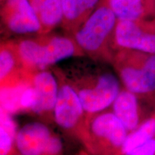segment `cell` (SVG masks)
Here are the masks:
<instances>
[{
	"instance_id": "7402d4cb",
	"label": "cell",
	"mask_w": 155,
	"mask_h": 155,
	"mask_svg": "<svg viewBox=\"0 0 155 155\" xmlns=\"http://www.w3.org/2000/svg\"><path fill=\"white\" fill-rule=\"evenodd\" d=\"M1 1H2V0H0V2H1Z\"/></svg>"
},
{
	"instance_id": "277c9868",
	"label": "cell",
	"mask_w": 155,
	"mask_h": 155,
	"mask_svg": "<svg viewBox=\"0 0 155 155\" xmlns=\"http://www.w3.org/2000/svg\"><path fill=\"white\" fill-rule=\"evenodd\" d=\"M129 131L113 111L86 114L75 135L89 151L99 155L121 154Z\"/></svg>"
},
{
	"instance_id": "4fadbf2b",
	"label": "cell",
	"mask_w": 155,
	"mask_h": 155,
	"mask_svg": "<svg viewBox=\"0 0 155 155\" xmlns=\"http://www.w3.org/2000/svg\"><path fill=\"white\" fill-rule=\"evenodd\" d=\"M101 0H61L62 22L61 27L67 35L75 32L94 12Z\"/></svg>"
},
{
	"instance_id": "30bf717a",
	"label": "cell",
	"mask_w": 155,
	"mask_h": 155,
	"mask_svg": "<svg viewBox=\"0 0 155 155\" xmlns=\"http://www.w3.org/2000/svg\"><path fill=\"white\" fill-rule=\"evenodd\" d=\"M31 73L23 67L15 40H3L0 45L1 88L12 86L27 81Z\"/></svg>"
},
{
	"instance_id": "5b68a950",
	"label": "cell",
	"mask_w": 155,
	"mask_h": 155,
	"mask_svg": "<svg viewBox=\"0 0 155 155\" xmlns=\"http://www.w3.org/2000/svg\"><path fill=\"white\" fill-rule=\"evenodd\" d=\"M111 64L125 88L141 98L155 99V55L120 49Z\"/></svg>"
},
{
	"instance_id": "7a4b0ae2",
	"label": "cell",
	"mask_w": 155,
	"mask_h": 155,
	"mask_svg": "<svg viewBox=\"0 0 155 155\" xmlns=\"http://www.w3.org/2000/svg\"><path fill=\"white\" fill-rule=\"evenodd\" d=\"M19 58L27 73L48 69L69 58L85 57L72 36L47 34L27 36L15 40Z\"/></svg>"
},
{
	"instance_id": "3957f363",
	"label": "cell",
	"mask_w": 155,
	"mask_h": 155,
	"mask_svg": "<svg viewBox=\"0 0 155 155\" xmlns=\"http://www.w3.org/2000/svg\"><path fill=\"white\" fill-rule=\"evenodd\" d=\"M118 21L106 0H101L94 12L72 37L90 59L111 63L116 52L114 40Z\"/></svg>"
},
{
	"instance_id": "5bb4252c",
	"label": "cell",
	"mask_w": 155,
	"mask_h": 155,
	"mask_svg": "<svg viewBox=\"0 0 155 155\" xmlns=\"http://www.w3.org/2000/svg\"><path fill=\"white\" fill-rule=\"evenodd\" d=\"M41 25L42 33H50L61 26L62 15L61 0H29Z\"/></svg>"
},
{
	"instance_id": "52a82bcc",
	"label": "cell",
	"mask_w": 155,
	"mask_h": 155,
	"mask_svg": "<svg viewBox=\"0 0 155 155\" xmlns=\"http://www.w3.org/2000/svg\"><path fill=\"white\" fill-rule=\"evenodd\" d=\"M0 17L2 27L9 34L31 36L42 33L41 25L29 0H2Z\"/></svg>"
},
{
	"instance_id": "2e32d148",
	"label": "cell",
	"mask_w": 155,
	"mask_h": 155,
	"mask_svg": "<svg viewBox=\"0 0 155 155\" xmlns=\"http://www.w3.org/2000/svg\"><path fill=\"white\" fill-rule=\"evenodd\" d=\"M154 138H155V111L137 129L128 134L122 147L121 154H127Z\"/></svg>"
},
{
	"instance_id": "6da1fadb",
	"label": "cell",
	"mask_w": 155,
	"mask_h": 155,
	"mask_svg": "<svg viewBox=\"0 0 155 155\" xmlns=\"http://www.w3.org/2000/svg\"><path fill=\"white\" fill-rule=\"evenodd\" d=\"M98 63L94 60L78 61L64 70L55 71L75 91L86 114L105 111L121 90L116 75Z\"/></svg>"
},
{
	"instance_id": "44dd1931",
	"label": "cell",
	"mask_w": 155,
	"mask_h": 155,
	"mask_svg": "<svg viewBox=\"0 0 155 155\" xmlns=\"http://www.w3.org/2000/svg\"><path fill=\"white\" fill-rule=\"evenodd\" d=\"M77 155H90V154H87V153H86V152H81V153H79L78 154H77Z\"/></svg>"
},
{
	"instance_id": "e0dca14e",
	"label": "cell",
	"mask_w": 155,
	"mask_h": 155,
	"mask_svg": "<svg viewBox=\"0 0 155 155\" xmlns=\"http://www.w3.org/2000/svg\"><path fill=\"white\" fill-rule=\"evenodd\" d=\"M0 121V155H10L16 140V124L12 114L3 110Z\"/></svg>"
},
{
	"instance_id": "603a6c76",
	"label": "cell",
	"mask_w": 155,
	"mask_h": 155,
	"mask_svg": "<svg viewBox=\"0 0 155 155\" xmlns=\"http://www.w3.org/2000/svg\"><path fill=\"white\" fill-rule=\"evenodd\" d=\"M19 155H21V154H19Z\"/></svg>"
},
{
	"instance_id": "9a60e30c",
	"label": "cell",
	"mask_w": 155,
	"mask_h": 155,
	"mask_svg": "<svg viewBox=\"0 0 155 155\" xmlns=\"http://www.w3.org/2000/svg\"><path fill=\"white\" fill-rule=\"evenodd\" d=\"M119 21H137L147 18L144 0H106Z\"/></svg>"
},
{
	"instance_id": "ba28073f",
	"label": "cell",
	"mask_w": 155,
	"mask_h": 155,
	"mask_svg": "<svg viewBox=\"0 0 155 155\" xmlns=\"http://www.w3.org/2000/svg\"><path fill=\"white\" fill-rule=\"evenodd\" d=\"M54 73L58 81V94L53 111L54 119L61 129L75 135L86 114L72 87L58 73Z\"/></svg>"
},
{
	"instance_id": "7c38bea8",
	"label": "cell",
	"mask_w": 155,
	"mask_h": 155,
	"mask_svg": "<svg viewBox=\"0 0 155 155\" xmlns=\"http://www.w3.org/2000/svg\"><path fill=\"white\" fill-rule=\"evenodd\" d=\"M139 98L140 97L127 88L121 89L112 104V111L129 132L137 129L146 120L142 118Z\"/></svg>"
},
{
	"instance_id": "ac0fdd59",
	"label": "cell",
	"mask_w": 155,
	"mask_h": 155,
	"mask_svg": "<svg viewBox=\"0 0 155 155\" xmlns=\"http://www.w3.org/2000/svg\"><path fill=\"white\" fill-rule=\"evenodd\" d=\"M124 155H155V138L150 139Z\"/></svg>"
},
{
	"instance_id": "d6986e66",
	"label": "cell",
	"mask_w": 155,
	"mask_h": 155,
	"mask_svg": "<svg viewBox=\"0 0 155 155\" xmlns=\"http://www.w3.org/2000/svg\"><path fill=\"white\" fill-rule=\"evenodd\" d=\"M62 149H63V144L61 139L53 134L48 145L45 155H58L61 154Z\"/></svg>"
},
{
	"instance_id": "8fae6325",
	"label": "cell",
	"mask_w": 155,
	"mask_h": 155,
	"mask_svg": "<svg viewBox=\"0 0 155 155\" xmlns=\"http://www.w3.org/2000/svg\"><path fill=\"white\" fill-rule=\"evenodd\" d=\"M30 82L36 95L34 113L48 115L54 111L58 94V81L55 73L48 69L32 73Z\"/></svg>"
},
{
	"instance_id": "9c48e42d",
	"label": "cell",
	"mask_w": 155,
	"mask_h": 155,
	"mask_svg": "<svg viewBox=\"0 0 155 155\" xmlns=\"http://www.w3.org/2000/svg\"><path fill=\"white\" fill-rule=\"evenodd\" d=\"M53 134L40 122H30L17 131L15 146L21 155H45Z\"/></svg>"
},
{
	"instance_id": "ffe728a7",
	"label": "cell",
	"mask_w": 155,
	"mask_h": 155,
	"mask_svg": "<svg viewBox=\"0 0 155 155\" xmlns=\"http://www.w3.org/2000/svg\"><path fill=\"white\" fill-rule=\"evenodd\" d=\"M147 16H155V0H144Z\"/></svg>"
},
{
	"instance_id": "8992f818",
	"label": "cell",
	"mask_w": 155,
	"mask_h": 155,
	"mask_svg": "<svg viewBox=\"0 0 155 155\" xmlns=\"http://www.w3.org/2000/svg\"><path fill=\"white\" fill-rule=\"evenodd\" d=\"M114 46L115 50L129 49L155 55V17L118 21Z\"/></svg>"
}]
</instances>
